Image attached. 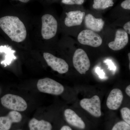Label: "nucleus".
Listing matches in <instances>:
<instances>
[{
  "label": "nucleus",
  "instance_id": "1",
  "mask_svg": "<svg viewBox=\"0 0 130 130\" xmlns=\"http://www.w3.org/2000/svg\"><path fill=\"white\" fill-rule=\"evenodd\" d=\"M0 28L13 41L21 42L26 38L25 26L16 16H6L0 18Z\"/></svg>",
  "mask_w": 130,
  "mask_h": 130
},
{
  "label": "nucleus",
  "instance_id": "2",
  "mask_svg": "<svg viewBox=\"0 0 130 130\" xmlns=\"http://www.w3.org/2000/svg\"><path fill=\"white\" fill-rule=\"evenodd\" d=\"M37 87L40 92L54 95L61 94L64 90V86L61 84L49 78L39 79Z\"/></svg>",
  "mask_w": 130,
  "mask_h": 130
},
{
  "label": "nucleus",
  "instance_id": "3",
  "mask_svg": "<svg viewBox=\"0 0 130 130\" xmlns=\"http://www.w3.org/2000/svg\"><path fill=\"white\" fill-rule=\"evenodd\" d=\"M41 35L45 40H49L55 36L58 30L57 20L50 14H45L42 16Z\"/></svg>",
  "mask_w": 130,
  "mask_h": 130
},
{
  "label": "nucleus",
  "instance_id": "4",
  "mask_svg": "<svg viewBox=\"0 0 130 130\" xmlns=\"http://www.w3.org/2000/svg\"><path fill=\"white\" fill-rule=\"evenodd\" d=\"M1 102L3 106L13 111H24L27 108L25 101L18 95L11 94L5 95L1 98Z\"/></svg>",
  "mask_w": 130,
  "mask_h": 130
},
{
  "label": "nucleus",
  "instance_id": "5",
  "mask_svg": "<svg viewBox=\"0 0 130 130\" xmlns=\"http://www.w3.org/2000/svg\"><path fill=\"white\" fill-rule=\"evenodd\" d=\"M73 63L76 70L81 74H85L90 67V62L88 55L82 49L78 48L74 52Z\"/></svg>",
  "mask_w": 130,
  "mask_h": 130
},
{
  "label": "nucleus",
  "instance_id": "6",
  "mask_svg": "<svg viewBox=\"0 0 130 130\" xmlns=\"http://www.w3.org/2000/svg\"><path fill=\"white\" fill-rule=\"evenodd\" d=\"M77 40L81 44L94 47L100 46L102 43V38L100 35L89 29L82 31L78 36Z\"/></svg>",
  "mask_w": 130,
  "mask_h": 130
},
{
  "label": "nucleus",
  "instance_id": "7",
  "mask_svg": "<svg viewBox=\"0 0 130 130\" xmlns=\"http://www.w3.org/2000/svg\"><path fill=\"white\" fill-rule=\"evenodd\" d=\"M80 105L92 116L96 118L101 116V101L98 96H94L91 98H84L80 101Z\"/></svg>",
  "mask_w": 130,
  "mask_h": 130
},
{
  "label": "nucleus",
  "instance_id": "8",
  "mask_svg": "<svg viewBox=\"0 0 130 130\" xmlns=\"http://www.w3.org/2000/svg\"><path fill=\"white\" fill-rule=\"evenodd\" d=\"M43 57L48 65L54 71L60 74H64L68 71L69 66L63 59L57 58L48 53H43Z\"/></svg>",
  "mask_w": 130,
  "mask_h": 130
},
{
  "label": "nucleus",
  "instance_id": "9",
  "mask_svg": "<svg viewBox=\"0 0 130 130\" xmlns=\"http://www.w3.org/2000/svg\"><path fill=\"white\" fill-rule=\"evenodd\" d=\"M129 42L128 34L122 29L116 31L114 41L109 42L108 46L114 51H119L124 48Z\"/></svg>",
  "mask_w": 130,
  "mask_h": 130
},
{
  "label": "nucleus",
  "instance_id": "10",
  "mask_svg": "<svg viewBox=\"0 0 130 130\" xmlns=\"http://www.w3.org/2000/svg\"><path fill=\"white\" fill-rule=\"evenodd\" d=\"M123 97V93L121 90L113 89L111 91L107 99V107L111 110H117L122 104Z\"/></svg>",
  "mask_w": 130,
  "mask_h": 130
},
{
  "label": "nucleus",
  "instance_id": "11",
  "mask_svg": "<svg viewBox=\"0 0 130 130\" xmlns=\"http://www.w3.org/2000/svg\"><path fill=\"white\" fill-rule=\"evenodd\" d=\"M22 115L17 111L9 112L7 116L0 117V129L9 130L13 123H18L22 120Z\"/></svg>",
  "mask_w": 130,
  "mask_h": 130
},
{
  "label": "nucleus",
  "instance_id": "12",
  "mask_svg": "<svg viewBox=\"0 0 130 130\" xmlns=\"http://www.w3.org/2000/svg\"><path fill=\"white\" fill-rule=\"evenodd\" d=\"M65 24L68 27L81 25L85 16V13L81 11H72L66 13Z\"/></svg>",
  "mask_w": 130,
  "mask_h": 130
},
{
  "label": "nucleus",
  "instance_id": "13",
  "mask_svg": "<svg viewBox=\"0 0 130 130\" xmlns=\"http://www.w3.org/2000/svg\"><path fill=\"white\" fill-rule=\"evenodd\" d=\"M85 24L88 29L98 32L103 29L105 22L102 19L95 18L92 14H88L85 18Z\"/></svg>",
  "mask_w": 130,
  "mask_h": 130
},
{
  "label": "nucleus",
  "instance_id": "14",
  "mask_svg": "<svg viewBox=\"0 0 130 130\" xmlns=\"http://www.w3.org/2000/svg\"><path fill=\"white\" fill-rule=\"evenodd\" d=\"M64 115L66 120L71 125L81 129L85 128V123L73 110L66 109L65 110Z\"/></svg>",
  "mask_w": 130,
  "mask_h": 130
},
{
  "label": "nucleus",
  "instance_id": "15",
  "mask_svg": "<svg viewBox=\"0 0 130 130\" xmlns=\"http://www.w3.org/2000/svg\"><path fill=\"white\" fill-rule=\"evenodd\" d=\"M30 130H51L52 126L51 124L48 121L42 120H38L33 118L29 122Z\"/></svg>",
  "mask_w": 130,
  "mask_h": 130
},
{
  "label": "nucleus",
  "instance_id": "16",
  "mask_svg": "<svg viewBox=\"0 0 130 130\" xmlns=\"http://www.w3.org/2000/svg\"><path fill=\"white\" fill-rule=\"evenodd\" d=\"M15 52V51L12 50L10 47L7 46H0V53H4L6 54L5 59L1 62V64L5 66L9 65L13 60L16 59L13 54Z\"/></svg>",
  "mask_w": 130,
  "mask_h": 130
},
{
  "label": "nucleus",
  "instance_id": "17",
  "mask_svg": "<svg viewBox=\"0 0 130 130\" xmlns=\"http://www.w3.org/2000/svg\"><path fill=\"white\" fill-rule=\"evenodd\" d=\"M113 0H94L93 5L94 9H104L113 6Z\"/></svg>",
  "mask_w": 130,
  "mask_h": 130
},
{
  "label": "nucleus",
  "instance_id": "18",
  "mask_svg": "<svg viewBox=\"0 0 130 130\" xmlns=\"http://www.w3.org/2000/svg\"><path fill=\"white\" fill-rule=\"evenodd\" d=\"M112 130H130V125L124 121H120L114 126Z\"/></svg>",
  "mask_w": 130,
  "mask_h": 130
},
{
  "label": "nucleus",
  "instance_id": "19",
  "mask_svg": "<svg viewBox=\"0 0 130 130\" xmlns=\"http://www.w3.org/2000/svg\"><path fill=\"white\" fill-rule=\"evenodd\" d=\"M121 116L126 123L130 124V110L127 107H124L120 110Z\"/></svg>",
  "mask_w": 130,
  "mask_h": 130
},
{
  "label": "nucleus",
  "instance_id": "20",
  "mask_svg": "<svg viewBox=\"0 0 130 130\" xmlns=\"http://www.w3.org/2000/svg\"><path fill=\"white\" fill-rule=\"evenodd\" d=\"M84 2V0H62L61 2L68 5H81Z\"/></svg>",
  "mask_w": 130,
  "mask_h": 130
},
{
  "label": "nucleus",
  "instance_id": "21",
  "mask_svg": "<svg viewBox=\"0 0 130 130\" xmlns=\"http://www.w3.org/2000/svg\"><path fill=\"white\" fill-rule=\"evenodd\" d=\"M104 63H106L108 66V68L109 70L113 71V72L116 71V66L114 64L112 60L109 59L106 60L104 61Z\"/></svg>",
  "mask_w": 130,
  "mask_h": 130
},
{
  "label": "nucleus",
  "instance_id": "22",
  "mask_svg": "<svg viewBox=\"0 0 130 130\" xmlns=\"http://www.w3.org/2000/svg\"><path fill=\"white\" fill-rule=\"evenodd\" d=\"M95 72L96 73L98 74L100 78L103 79V78H105L106 77L105 72L103 70H101L100 67H96L95 69Z\"/></svg>",
  "mask_w": 130,
  "mask_h": 130
},
{
  "label": "nucleus",
  "instance_id": "23",
  "mask_svg": "<svg viewBox=\"0 0 130 130\" xmlns=\"http://www.w3.org/2000/svg\"><path fill=\"white\" fill-rule=\"evenodd\" d=\"M121 7L124 9H130V0H125L121 3Z\"/></svg>",
  "mask_w": 130,
  "mask_h": 130
},
{
  "label": "nucleus",
  "instance_id": "24",
  "mask_svg": "<svg viewBox=\"0 0 130 130\" xmlns=\"http://www.w3.org/2000/svg\"><path fill=\"white\" fill-rule=\"evenodd\" d=\"M124 30L129 35L130 34V22H128L126 23L124 25L123 27Z\"/></svg>",
  "mask_w": 130,
  "mask_h": 130
},
{
  "label": "nucleus",
  "instance_id": "25",
  "mask_svg": "<svg viewBox=\"0 0 130 130\" xmlns=\"http://www.w3.org/2000/svg\"><path fill=\"white\" fill-rule=\"evenodd\" d=\"M125 92L126 94H127V95L130 96V85H128L125 89Z\"/></svg>",
  "mask_w": 130,
  "mask_h": 130
},
{
  "label": "nucleus",
  "instance_id": "26",
  "mask_svg": "<svg viewBox=\"0 0 130 130\" xmlns=\"http://www.w3.org/2000/svg\"><path fill=\"white\" fill-rule=\"evenodd\" d=\"M60 130H72L71 128L68 126H64Z\"/></svg>",
  "mask_w": 130,
  "mask_h": 130
},
{
  "label": "nucleus",
  "instance_id": "27",
  "mask_svg": "<svg viewBox=\"0 0 130 130\" xmlns=\"http://www.w3.org/2000/svg\"><path fill=\"white\" fill-rule=\"evenodd\" d=\"M16 1H19L23 3H27L30 0H16Z\"/></svg>",
  "mask_w": 130,
  "mask_h": 130
},
{
  "label": "nucleus",
  "instance_id": "28",
  "mask_svg": "<svg viewBox=\"0 0 130 130\" xmlns=\"http://www.w3.org/2000/svg\"><path fill=\"white\" fill-rule=\"evenodd\" d=\"M128 56H129V60H130V53H129V54H128Z\"/></svg>",
  "mask_w": 130,
  "mask_h": 130
},
{
  "label": "nucleus",
  "instance_id": "29",
  "mask_svg": "<svg viewBox=\"0 0 130 130\" xmlns=\"http://www.w3.org/2000/svg\"><path fill=\"white\" fill-rule=\"evenodd\" d=\"M0 130H3L1 129H0Z\"/></svg>",
  "mask_w": 130,
  "mask_h": 130
},
{
  "label": "nucleus",
  "instance_id": "30",
  "mask_svg": "<svg viewBox=\"0 0 130 130\" xmlns=\"http://www.w3.org/2000/svg\"></svg>",
  "mask_w": 130,
  "mask_h": 130
}]
</instances>
